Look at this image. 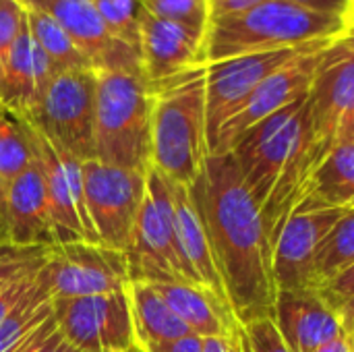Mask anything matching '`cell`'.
<instances>
[{"mask_svg": "<svg viewBox=\"0 0 354 352\" xmlns=\"http://www.w3.org/2000/svg\"><path fill=\"white\" fill-rule=\"evenodd\" d=\"M4 243H10L8 241V224H6V218L0 216V245Z\"/></svg>", "mask_w": 354, "mask_h": 352, "instance_id": "obj_44", "label": "cell"}, {"mask_svg": "<svg viewBox=\"0 0 354 352\" xmlns=\"http://www.w3.org/2000/svg\"><path fill=\"white\" fill-rule=\"evenodd\" d=\"M205 37L187 25L151 15L147 8L141 19V66L149 85L170 81L193 68L205 66Z\"/></svg>", "mask_w": 354, "mask_h": 352, "instance_id": "obj_17", "label": "cell"}, {"mask_svg": "<svg viewBox=\"0 0 354 352\" xmlns=\"http://www.w3.org/2000/svg\"><path fill=\"white\" fill-rule=\"evenodd\" d=\"M301 210H353L354 207V145L340 143L324 160V164L307 180L301 199ZM295 207V210H297ZM292 210V212H295Z\"/></svg>", "mask_w": 354, "mask_h": 352, "instance_id": "obj_23", "label": "cell"}, {"mask_svg": "<svg viewBox=\"0 0 354 352\" xmlns=\"http://www.w3.org/2000/svg\"><path fill=\"white\" fill-rule=\"evenodd\" d=\"M243 332H245V352H290L272 317L251 322L243 326Z\"/></svg>", "mask_w": 354, "mask_h": 352, "instance_id": "obj_33", "label": "cell"}, {"mask_svg": "<svg viewBox=\"0 0 354 352\" xmlns=\"http://www.w3.org/2000/svg\"><path fill=\"white\" fill-rule=\"evenodd\" d=\"M127 295L131 303L135 344L139 349L147 344L176 340L191 334L189 328L168 307V303L164 301V297L158 293L153 284L131 282L127 286Z\"/></svg>", "mask_w": 354, "mask_h": 352, "instance_id": "obj_24", "label": "cell"}, {"mask_svg": "<svg viewBox=\"0 0 354 352\" xmlns=\"http://www.w3.org/2000/svg\"><path fill=\"white\" fill-rule=\"evenodd\" d=\"M52 313L54 305L50 297V286L41 268L35 286L19 301V305L4 319H0V352H12L19 349L27 340V336Z\"/></svg>", "mask_w": 354, "mask_h": 352, "instance_id": "obj_25", "label": "cell"}, {"mask_svg": "<svg viewBox=\"0 0 354 352\" xmlns=\"http://www.w3.org/2000/svg\"><path fill=\"white\" fill-rule=\"evenodd\" d=\"M207 2H209V23H212L218 19H226V17L247 12L251 8L263 4L266 0H207Z\"/></svg>", "mask_w": 354, "mask_h": 352, "instance_id": "obj_37", "label": "cell"}, {"mask_svg": "<svg viewBox=\"0 0 354 352\" xmlns=\"http://www.w3.org/2000/svg\"><path fill=\"white\" fill-rule=\"evenodd\" d=\"M33 160L44 178L58 243H100L85 205L83 162L29 124ZM102 245V243H100Z\"/></svg>", "mask_w": 354, "mask_h": 352, "instance_id": "obj_13", "label": "cell"}, {"mask_svg": "<svg viewBox=\"0 0 354 352\" xmlns=\"http://www.w3.org/2000/svg\"><path fill=\"white\" fill-rule=\"evenodd\" d=\"M46 352H81L79 349H75L71 342H66L64 338H62V334L58 332V336L54 338V342L46 349Z\"/></svg>", "mask_w": 354, "mask_h": 352, "instance_id": "obj_42", "label": "cell"}, {"mask_svg": "<svg viewBox=\"0 0 354 352\" xmlns=\"http://www.w3.org/2000/svg\"><path fill=\"white\" fill-rule=\"evenodd\" d=\"M25 17H27V27H29L33 41L39 46V50L48 56V60L54 64L58 73L91 68L85 56L73 44V39L66 35V31L48 12L25 6Z\"/></svg>", "mask_w": 354, "mask_h": 352, "instance_id": "obj_26", "label": "cell"}, {"mask_svg": "<svg viewBox=\"0 0 354 352\" xmlns=\"http://www.w3.org/2000/svg\"><path fill=\"white\" fill-rule=\"evenodd\" d=\"M127 261L131 282L197 286L178 249L170 183L151 166L147 168V191L127 249Z\"/></svg>", "mask_w": 354, "mask_h": 352, "instance_id": "obj_7", "label": "cell"}, {"mask_svg": "<svg viewBox=\"0 0 354 352\" xmlns=\"http://www.w3.org/2000/svg\"><path fill=\"white\" fill-rule=\"evenodd\" d=\"M151 87L143 73L100 71L95 87V160L129 168H149Z\"/></svg>", "mask_w": 354, "mask_h": 352, "instance_id": "obj_5", "label": "cell"}, {"mask_svg": "<svg viewBox=\"0 0 354 352\" xmlns=\"http://www.w3.org/2000/svg\"><path fill=\"white\" fill-rule=\"evenodd\" d=\"M351 336V352H354V336L353 334H348Z\"/></svg>", "mask_w": 354, "mask_h": 352, "instance_id": "obj_47", "label": "cell"}, {"mask_svg": "<svg viewBox=\"0 0 354 352\" xmlns=\"http://www.w3.org/2000/svg\"><path fill=\"white\" fill-rule=\"evenodd\" d=\"M52 305L58 332L81 352H127L137 346L127 288Z\"/></svg>", "mask_w": 354, "mask_h": 352, "instance_id": "obj_11", "label": "cell"}, {"mask_svg": "<svg viewBox=\"0 0 354 352\" xmlns=\"http://www.w3.org/2000/svg\"><path fill=\"white\" fill-rule=\"evenodd\" d=\"M4 218L8 241L19 247H54L58 245L56 226L50 212L48 193L35 160L15 180L6 185Z\"/></svg>", "mask_w": 354, "mask_h": 352, "instance_id": "obj_19", "label": "cell"}, {"mask_svg": "<svg viewBox=\"0 0 354 352\" xmlns=\"http://www.w3.org/2000/svg\"><path fill=\"white\" fill-rule=\"evenodd\" d=\"M313 352H351V336L344 332L342 336H338V338L322 344L319 349H315Z\"/></svg>", "mask_w": 354, "mask_h": 352, "instance_id": "obj_40", "label": "cell"}, {"mask_svg": "<svg viewBox=\"0 0 354 352\" xmlns=\"http://www.w3.org/2000/svg\"><path fill=\"white\" fill-rule=\"evenodd\" d=\"M342 143H353L354 145V116L351 118V122L346 124L344 133H342Z\"/></svg>", "mask_w": 354, "mask_h": 352, "instance_id": "obj_43", "label": "cell"}, {"mask_svg": "<svg viewBox=\"0 0 354 352\" xmlns=\"http://www.w3.org/2000/svg\"><path fill=\"white\" fill-rule=\"evenodd\" d=\"M95 87L97 73L93 68L62 71L50 81L25 120L48 141L66 149L81 162L95 160Z\"/></svg>", "mask_w": 354, "mask_h": 352, "instance_id": "obj_8", "label": "cell"}, {"mask_svg": "<svg viewBox=\"0 0 354 352\" xmlns=\"http://www.w3.org/2000/svg\"><path fill=\"white\" fill-rule=\"evenodd\" d=\"M342 39H344V44L348 46V50L354 54V37H348V35H342Z\"/></svg>", "mask_w": 354, "mask_h": 352, "instance_id": "obj_46", "label": "cell"}, {"mask_svg": "<svg viewBox=\"0 0 354 352\" xmlns=\"http://www.w3.org/2000/svg\"><path fill=\"white\" fill-rule=\"evenodd\" d=\"M272 319L290 352H313L346 332L315 290H278Z\"/></svg>", "mask_w": 354, "mask_h": 352, "instance_id": "obj_18", "label": "cell"}, {"mask_svg": "<svg viewBox=\"0 0 354 352\" xmlns=\"http://www.w3.org/2000/svg\"><path fill=\"white\" fill-rule=\"evenodd\" d=\"M33 162L29 122L0 104V178L15 180Z\"/></svg>", "mask_w": 354, "mask_h": 352, "instance_id": "obj_28", "label": "cell"}, {"mask_svg": "<svg viewBox=\"0 0 354 352\" xmlns=\"http://www.w3.org/2000/svg\"><path fill=\"white\" fill-rule=\"evenodd\" d=\"M85 205L97 241L127 253L147 191V170H129L100 160L83 162Z\"/></svg>", "mask_w": 354, "mask_h": 352, "instance_id": "obj_9", "label": "cell"}, {"mask_svg": "<svg viewBox=\"0 0 354 352\" xmlns=\"http://www.w3.org/2000/svg\"><path fill=\"white\" fill-rule=\"evenodd\" d=\"M127 352H143V351H141V349H139V346H133V349H131V351H127Z\"/></svg>", "mask_w": 354, "mask_h": 352, "instance_id": "obj_49", "label": "cell"}, {"mask_svg": "<svg viewBox=\"0 0 354 352\" xmlns=\"http://www.w3.org/2000/svg\"><path fill=\"white\" fill-rule=\"evenodd\" d=\"M338 317H340L342 328L346 330V334H354V301L346 303V305L338 311Z\"/></svg>", "mask_w": 354, "mask_h": 352, "instance_id": "obj_41", "label": "cell"}, {"mask_svg": "<svg viewBox=\"0 0 354 352\" xmlns=\"http://www.w3.org/2000/svg\"><path fill=\"white\" fill-rule=\"evenodd\" d=\"M307 95L249 129L230 149L261 210L272 251L301 195V160L309 137Z\"/></svg>", "mask_w": 354, "mask_h": 352, "instance_id": "obj_2", "label": "cell"}, {"mask_svg": "<svg viewBox=\"0 0 354 352\" xmlns=\"http://www.w3.org/2000/svg\"><path fill=\"white\" fill-rule=\"evenodd\" d=\"M170 191H172V203H174L176 241H178V249L183 253V259H185L191 276L195 278L197 286L207 290L220 305L230 309L226 288L220 278V272H218V266L214 259V251H212V245L207 239V230H205L203 218L197 210V203L191 195V189L170 183Z\"/></svg>", "mask_w": 354, "mask_h": 352, "instance_id": "obj_20", "label": "cell"}, {"mask_svg": "<svg viewBox=\"0 0 354 352\" xmlns=\"http://www.w3.org/2000/svg\"><path fill=\"white\" fill-rule=\"evenodd\" d=\"M25 23V4L17 0H0V85L10 48Z\"/></svg>", "mask_w": 354, "mask_h": 352, "instance_id": "obj_32", "label": "cell"}, {"mask_svg": "<svg viewBox=\"0 0 354 352\" xmlns=\"http://www.w3.org/2000/svg\"><path fill=\"white\" fill-rule=\"evenodd\" d=\"M344 35V17L297 6L288 0L263 4L209 23L205 37L207 62L313 44H330Z\"/></svg>", "mask_w": 354, "mask_h": 352, "instance_id": "obj_4", "label": "cell"}, {"mask_svg": "<svg viewBox=\"0 0 354 352\" xmlns=\"http://www.w3.org/2000/svg\"><path fill=\"white\" fill-rule=\"evenodd\" d=\"M4 199H6V185L0 178V216L4 218Z\"/></svg>", "mask_w": 354, "mask_h": 352, "instance_id": "obj_45", "label": "cell"}, {"mask_svg": "<svg viewBox=\"0 0 354 352\" xmlns=\"http://www.w3.org/2000/svg\"><path fill=\"white\" fill-rule=\"evenodd\" d=\"M288 2L303 6V8H309V10L336 15V17H344L348 10V0H288Z\"/></svg>", "mask_w": 354, "mask_h": 352, "instance_id": "obj_39", "label": "cell"}, {"mask_svg": "<svg viewBox=\"0 0 354 352\" xmlns=\"http://www.w3.org/2000/svg\"><path fill=\"white\" fill-rule=\"evenodd\" d=\"M336 41V39H334ZM332 44V41H330ZM330 44H313L305 48H288L259 54H243L205 64V124L207 149L212 147L220 127L249 100V95L280 66L303 52L326 48Z\"/></svg>", "mask_w": 354, "mask_h": 352, "instance_id": "obj_12", "label": "cell"}, {"mask_svg": "<svg viewBox=\"0 0 354 352\" xmlns=\"http://www.w3.org/2000/svg\"><path fill=\"white\" fill-rule=\"evenodd\" d=\"M108 31L122 44L139 52L141 19L145 12L143 0H93ZM141 54V52H139Z\"/></svg>", "mask_w": 354, "mask_h": 352, "instance_id": "obj_29", "label": "cell"}, {"mask_svg": "<svg viewBox=\"0 0 354 352\" xmlns=\"http://www.w3.org/2000/svg\"><path fill=\"white\" fill-rule=\"evenodd\" d=\"M17 2H21V4H23V2H25V0H17Z\"/></svg>", "mask_w": 354, "mask_h": 352, "instance_id": "obj_50", "label": "cell"}, {"mask_svg": "<svg viewBox=\"0 0 354 352\" xmlns=\"http://www.w3.org/2000/svg\"><path fill=\"white\" fill-rule=\"evenodd\" d=\"M52 301L124 290L131 284L127 253L100 243H58L44 266Z\"/></svg>", "mask_w": 354, "mask_h": 352, "instance_id": "obj_10", "label": "cell"}, {"mask_svg": "<svg viewBox=\"0 0 354 352\" xmlns=\"http://www.w3.org/2000/svg\"><path fill=\"white\" fill-rule=\"evenodd\" d=\"M205 338L197 336V334H187L183 338L176 340H166V342H158V344H147L143 346V352H203Z\"/></svg>", "mask_w": 354, "mask_h": 352, "instance_id": "obj_38", "label": "cell"}, {"mask_svg": "<svg viewBox=\"0 0 354 352\" xmlns=\"http://www.w3.org/2000/svg\"><path fill=\"white\" fill-rule=\"evenodd\" d=\"M191 334L201 338H232L241 324L207 290L193 284H153Z\"/></svg>", "mask_w": 354, "mask_h": 352, "instance_id": "obj_22", "label": "cell"}, {"mask_svg": "<svg viewBox=\"0 0 354 352\" xmlns=\"http://www.w3.org/2000/svg\"><path fill=\"white\" fill-rule=\"evenodd\" d=\"M346 210L297 207L274 243L272 272L278 290H315L313 268L317 249Z\"/></svg>", "mask_w": 354, "mask_h": 352, "instance_id": "obj_16", "label": "cell"}, {"mask_svg": "<svg viewBox=\"0 0 354 352\" xmlns=\"http://www.w3.org/2000/svg\"><path fill=\"white\" fill-rule=\"evenodd\" d=\"M149 87V166L170 183L193 187L209 156L205 124V66Z\"/></svg>", "mask_w": 354, "mask_h": 352, "instance_id": "obj_3", "label": "cell"}, {"mask_svg": "<svg viewBox=\"0 0 354 352\" xmlns=\"http://www.w3.org/2000/svg\"><path fill=\"white\" fill-rule=\"evenodd\" d=\"M50 247H19L12 243L0 245V282L35 266L48 255Z\"/></svg>", "mask_w": 354, "mask_h": 352, "instance_id": "obj_34", "label": "cell"}, {"mask_svg": "<svg viewBox=\"0 0 354 352\" xmlns=\"http://www.w3.org/2000/svg\"><path fill=\"white\" fill-rule=\"evenodd\" d=\"M46 257L41 261H37L35 266H31V268H27V270H23V272L0 282V319H4L19 305V301L35 286V282L39 278V270L46 263Z\"/></svg>", "mask_w": 354, "mask_h": 352, "instance_id": "obj_31", "label": "cell"}, {"mask_svg": "<svg viewBox=\"0 0 354 352\" xmlns=\"http://www.w3.org/2000/svg\"><path fill=\"white\" fill-rule=\"evenodd\" d=\"M56 75L58 71L54 64L33 41L25 17V23L6 58L0 85V104L23 118L29 116Z\"/></svg>", "mask_w": 354, "mask_h": 352, "instance_id": "obj_21", "label": "cell"}, {"mask_svg": "<svg viewBox=\"0 0 354 352\" xmlns=\"http://www.w3.org/2000/svg\"><path fill=\"white\" fill-rule=\"evenodd\" d=\"M191 195L207 239L230 309L241 326L272 317L278 297L274 251L261 210L253 201L232 154L207 156Z\"/></svg>", "mask_w": 354, "mask_h": 352, "instance_id": "obj_1", "label": "cell"}, {"mask_svg": "<svg viewBox=\"0 0 354 352\" xmlns=\"http://www.w3.org/2000/svg\"><path fill=\"white\" fill-rule=\"evenodd\" d=\"M328 48V46H326ZM326 48H315L303 52L301 56L292 58L276 73H272L251 95L249 100L220 127L209 156H224L230 154L232 145L245 135L249 129L266 120L268 116L280 112L282 108L295 104L297 100L305 98L311 89L315 79V71L319 66L322 54Z\"/></svg>", "mask_w": 354, "mask_h": 352, "instance_id": "obj_14", "label": "cell"}, {"mask_svg": "<svg viewBox=\"0 0 354 352\" xmlns=\"http://www.w3.org/2000/svg\"><path fill=\"white\" fill-rule=\"evenodd\" d=\"M58 336V328H56V319H54V313L44 319L29 336L27 340L15 349L12 352H46V349L54 342V338Z\"/></svg>", "mask_w": 354, "mask_h": 352, "instance_id": "obj_36", "label": "cell"}, {"mask_svg": "<svg viewBox=\"0 0 354 352\" xmlns=\"http://www.w3.org/2000/svg\"><path fill=\"white\" fill-rule=\"evenodd\" d=\"M322 301L332 309V311H340L346 303L354 301V263L344 270L340 276H336L334 280L326 282L324 286H319L315 290Z\"/></svg>", "mask_w": 354, "mask_h": 352, "instance_id": "obj_35", "label": "cell"}, {"mask_svg": "<svg viewBox=\"0 0 354 352\" xmlns=\"http://www.w3.org/2000/svg\"><path fill=\"white\" fill-rule=\"evenodd\" d=\"M348 10H354V0H348ZM346 10V12H348Z\"/></svg>", "mask_w": 354, "mask_h": 352, "instance_id": "obj_48", "label": "cell"}, {"mask_svg": "<svg viewBox=\"0 0 354 352\" xmlns=\"http://www.w3.org/2000/svg\"><path fill=\"white\" fill-rule=\"evenodd\" d=\"M354 263V207L346 210L342 218L330 228L317 249L313 282L315 290L326 282L340 276Z\"/></svg>", "mask_w": 354, "mask_h": 352, "instance_id": "obj_27", "label": "cell"}, {"mask_svg": "<svg viewBox=\"0 0 354 352\" xmlns=\"http://www.w3.org/2000/svg\"><path fill=\"white\" fill-rule=\"evenodd\" d=\"M25 6L48 12L73 39L89 66L100 71L143 73L141 54L118 41L100 17L93 0H25Z\"/></svg>", "mask_w": 354, "mask_h": 352, "instance_id": "obj_15", "label": "cell"}, {"mask_svg": "<svg viewBox=\"0 0 354 352\" xmlns=\"http://www.w3.org/2000/svg\"><path fill=\"white\" fill-rule=\"evenodd\" d=\"M143 4L156 17L187 25L201 33H207L209 29L207 0H143Z\"/></svg>", "mask_w": 354, "mask_h": 352, "instance_id": "obj_30", "label": "cell"}, {"mask_svg": "<svg viewBox=\"0 0 354 352\" xmlns=\"http://www.w3.org/2000/svg\"><path fill=\"white\" fill-rule=\"evenodd\" d=\"M307 102L309 137L301 160V193L332 149L342 143V133L354 116V54L342 37L324 50Z\"/></svg>", "mask_w": 354, "mask_h": 352, "instance_id": "obj_6", "label": "cell"}, {"mask_svg": "<svg viewBox=\"0 0 354 352\" xmlns=\"http://www.w3.org/2000/svg\"><path fill=\"white\" fill-rule=\"evenodd\" d=\"M353 336H354V334H353Z\"/></svg>", "mask_w": 354, "mask_h": 352, "instance_id": "obj_51", "label": "cell"}]
</instances>
